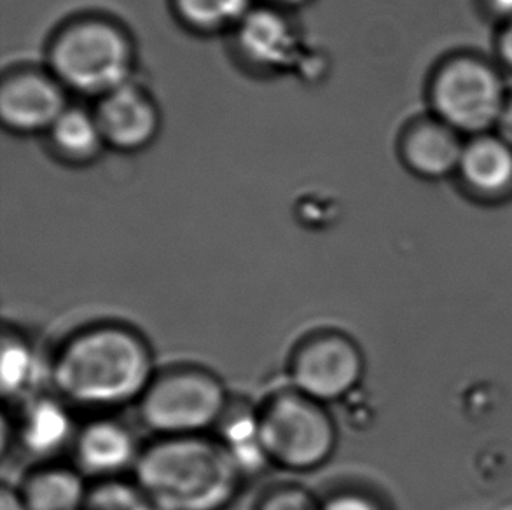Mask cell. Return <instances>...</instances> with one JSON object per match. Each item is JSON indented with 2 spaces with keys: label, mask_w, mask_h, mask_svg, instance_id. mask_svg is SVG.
I'll return each mask as SVG.
<instances>
[{
  "label": "cell",
  "mask_w": 512,
  "mask_h": 510,
  "mask_svg": "<svg viewBox=\"0 0 512 510\" xmlns=\"http://www.w3.org/2000/svg\"><path fill=\"white\" fill-rule=\"evenodd\" d=\"M212 435L226 448L247 481L271 467L261 441L259 404L247 397L231 393Z\"/></svg>",
  "instance_id": "13"
},
{
  "label": "cell",
  "mask_w": 512,
  "mask_h": 510,
  "mask_svg": "<svg viewBox=\"0 0 512 510\" xmlns=\"http://www.w3.org/2000/svg\"><path fill=\"white\" fill-rule=\"evenodd\" d=\"M240 46L250 60L271 67L291 55L294 32L278 14L249 13L240 23Z\"/></svg>",
  "instance_id": "17"
},
{
  "label": "cell",
  "mask_w": 512,
  "mask_h": 510,
  "mask_svg": "<svg viewBox=\"0 0 512 510\" xmlns=\"http://www.w3.org/2000/svg\"><path fill=\"white\" fill-rule=\"evenodd\" d=\"M39 369V355L27 332L4 322L0 336V392L4 407H18L37 393Z\"/></svg>",
  "instance_id": "15"
},
{
  "label": "cell",
  "mask_w": 512,
  "mask_h": 510,
  "mask_svg": "<svg viewBox=\"0 0 512 510\" xmlns=\"http://www.w3.org/2000/svg\"><path fill=\"white\" fill-rule=\"evenodd\" d=\"M497 131H499L500 137L506 140L507 144L512 145V98L507 100L506 107H504L499 123H497Z\"/></svg>",
  "instance_id": "24"
},
{
  "label": "cell",
  "mask_w": 512,
  "mask_h": 510,
  "mask_svg": "<svg viewBox=\"0 0 512 510\" xmlns=\"http://www.w3.org/2000/svg\"><path fill=\"white\" fill-rule=\"evenodd\" d=\"M430 98L437 118L472 135L497 128L509 100L499 72L483 60L467 56L437 70Z\"/></svg>",
  "instance_id": "7"
},
{
  "label": "cell",
  "mask_w": 512,
  "mask_h": 510,
  "mask_svg": "<svg viewBox=\"0 0 512 510\" xmlns=\"http://www.w3.org/2000/svg\"><path fill=\"white\" fill-rule=\"evenodd\" d=\"M56 152L72 163H86L97 158L105 145L95 112L65 109L48 131Z\"/></svg>",
  "instance_id": "18"
},
{
  "label": "cell",
  "mask_w": 512,
  "mask_h": 510,
  "mask_svg": "<svg viewBox=\"0 0 512 510\" xmlns=\"http://www.w3.org/2000/svg\"><path fill=\"white\" fill-rule=\"evenodd\" d=\"M226 383L200 364L160 367L137 402L140 423L154 437L212 434L228 406Z\"/></svg>",
  "instance_id": "4"
},
{
  "label": "cell",
  "mask_w": 512,
  "mask_h": 510,
  "mask_svg": "<svg viewBox=\"0 0 512 510\" xmlns=\"http://www.w3.org/2000/svg\"><path fill=\"white\" fill-rule=\"evenodd\" d=\"M366 378V355L357 339L336 327L306 332L287 357L292 388L326 406L343 404Z\"/></svg>",
  "instance_id": "6"
},
{
  "label": "cell",
  "mask_w": 512,
  "mask_h": 510,
  "mask_svg": "<svg viewBox=\"0 0 512 510\" xmlns=\"http://www.w3.org/2000/svg\"><path fill=\"white\" fill-rule=\"evenodd\" d=\"M144 444L126 421L95 414L79 425L70 449V463L90 483L132 476Z\"/></svg>",
  "instance_id": "8"
},
{
  "label": "cell",
  "mask_w": 512,
  "mask_h": 510,
  "mask_svg": "<svg viewBox=\"0 0 512 510\" xmlns=\"http://www.w3.org/2000/svg\"><path fill=\"white\" fill-rule=\"evenodd\" d=\"M261 441L271 467L310 474L331 462L340 432L329 406L291 385L259 404Z\"/></svg>",
  "instance_id": "3"
},
{
  "label": "cell",
  "mask_w": 512,
  "mask_h": 510,
  "mask_svg": "<svg viewBox=\"0 0 512 510\" xmlns=\"http://www.w3.org/2000/svg\"><path fill=\"white\" fill-rule=\"evenodd\" d=\"M180 20L200 32H217L240 25L249 14L250 0H173Z\"/></svg>",
  "instance_id": "19"
},
{
  "label": "cell",
  "mask_w": 512,
  "mask_h": 510,
  "mask_svg": "<svg viewBox=\"0 0 512 510\" xmlns=\"http://www.w3.org/2000/svg\"><path fill=\"white\" fill-rule=\"evenodd\" d=\"M27 510H84L90 481L65 462L37 463L16 486Z\"/></svg>",
  "instance_id": "14"
},
{
  "label": "cell",
  "mask_w": 512,
  "mask_h": 510,
  "mask_svg": "<svg viewBox=\"0 0 512 510\" xmlns=\"http://www.w3.org/2000/svg\"><path fill=\"white\" fill-rule=\"evenodd\" d=\"M284 2H289V4H296V2H305V0H284Z\"/></svg>",
  "instance_id": "27"
},
{
  "label": "cell",
  "mask_w": 512,
  "mask_h": 510,
  "mask_svg": "<svg viewBox=\"0 0 512 510\" xmlns=\"http://www.w3.org/2000/svg\"><path fill=\"white\" fill-rule=\"evenodd\" d=\"M67 109L63 86L55 76L23 72L9 77L0 90V116L18 133L49 131Z\"/></svg>",
  "instance_id": "10"
},
{
  "label": "cell",
  "mask_w": 512,
  "mask_h": 510,
  "mask_svg": "<svg viewBox=\"0 0 512 510\" xmlns=\"http://www.w3.org/2000/svg\"><path fill=\"white\" fill-rule=\"evenodd\" d=\"M49 65L63 88L102 98L128 83L132 41L109 21H76L56 35Z\"/></svg>",
  "instance_id": "5"
},
{
  "label": "cell",
  "mask_w": 512,
  "mask_h": 510,
  "mask_svg": "<svg viewBox=\"0 0 512 510\" xmlns=\"http://www.w3.org/2000/svg\"><path fill=\"white\" fill-rule=\"evenodd\" d=\"M499 53L502 60L512 69V18L500 34Z\"/></svg>",
  "instance_id": "25"
},
{
  "label": "cell",
  "mask_w": 512,
  "mask_h": 510,
  "mask_svg": "<svg viewBox=\"0 0 512 510\" xmlns=\"http://www.w3.org/2000/svg\"><path fill=\"white\" fill-rule=\"evenodd\" d=\"M252 510H322V498L303 484L284 481L261 491Z\"/></svg>",
  "instance_id": "21"
},
{
  "label": "cell",
  "mask_w": 512,
  "mask_h": 510,
  "mask_svg": "<svg viewBox=\"0 0 512 510\" xmlns=\"http://www.w3.org/2000/svg\"><path fill=\"white\" fill-rule=\"evenodd\" d=\"M0 510H27L23 500H21L20 491L11 484H2L0 490Z\"/></svg>",
  "instance_id": "23"
},
{
  "label": "cell",
  "mask_w": 512,
  "mask_h": 510,
  "mask_svg": "<svg viewBox=\"0 0 512 510\" xmlns=\"http://www.w3.org/2000/svg\"><path fill=\"white\" fill-rule=\"evenodd\" d=\"M458 172L476 193L504 194L512 187V145L500 135H476L465 144Z\"/></svg>",
  "instance_id": "16"
},
{
  "label": "cell",
  "mask_w": 512,
  "mask_h": 510,
  "mask_svg": "<svg viewBox=\"0 0 512 510\" xmlns=\"http://www.w3.org/2000/svg\"><path fill=\"white\" fill-rule=\"evenodd\" d=\"M74 411L55 392H37L28 397L11 409L14 449L28 456L34 465L58 462L70 453L79 430Z\"/></svg>",
  "instance_id": "9"
},
{
  "label": "cell",
  "mask_w": 512,
  "mask_h": 510,
  "mask_svg": "<svg viewBox=\"0 0 512 510\" xmlns=\"http://www.w3.org/2000/svg\"><path fill=\"white\" fill-rule=\"evenodd\" d=\"M84 510H154V507L130 476L90 483Z\"/></svg>",
  "instance_id": "20"
},
{
  "label": "cell",
  "mask_w": 512,
  "mask_h": 510,
  "mask_svg": "<svg viewBox=\"0 0 512 510\" xmlns=\"http://www.w3.org/2000/svg\"><path fill=\"white\" fill-rule=\"evenodd\" d=\"M95 116L105 144L119 151L144 149L160 128V114L153 100L130 83L100 98Z\"/></svg>",
  "instance_id": "11"
},
{
  "label": "cell",
  "mask_w": 512,
  "mask_h": 510,
  "mask_svg": "<svg viewBox=\"0 0 512 510\" xmlns=\"http://www.w3.org/2000/svg\"><path fill=\"white\" fill-rule=\"evenodd\" d=\"M322 498V510H392L387 500L364 486H340Z\"/></svg>",
  "instance_id": "22"
},
{
  "label": "cell",
  "mask_w": 512,
  "mask_h": 510,
  "mask_svg": "<svg viewBox=\"0 0 512 510\" xmlns=\"http://www.w3.org/2000/svg\"><path fill=\"white\" fill-rule=\"evenodd\" d=\"M158 369L144 332L104 320L70 332L51 355L48 376L53 392L76 411L111 414L137 406Z\"/></svg>",
  "instance_id": "1"
},
{
  "label": "cell",
  "mask_w": 512,
  "mask_h": 510,
  "mask_svg": "<svg viewBox=\"0 0 512 510\" xmlns=\"http://www.w3.org/2000/svg\"><path fill=\"white\" fill-rule=\"evenodd\" d=\"M132 477L154 510H228L247 483L212 434L154 437Z\"/></svg>",
  "instance_id": "2"
},
{
  "label": "cell",
  "mask_w": 512,
  "mask_h": 510,
  "mask_svg": "<svg viewBox=\"0 0 512 510\" xmlns=\"http://www.w3.org/2000/svg\"><path fill=\"white\" fill-rule=\"evenodd\" d=\"M490 6L493 7V11H497L499 14H504L509 20L512 18V0H490Z\"/></svg>",
  "instance_id": "26"
},
{
  "label": "cell",
  "mask_w": 512,
  "mask_h": 510,
  "mask_svg": "<svg viewBox=\"0 0 512 510\" xmlns=\"http://www.w3.org/2000/svg\"><path fill=\"white\" fill-rule=\"evenodd\" d=\"M465 144L460 131L441 119L420 121L402 138V158L423 179H443L458 172Z\"/></svg>",
  "instance_id": "12"
}]
</instances>
